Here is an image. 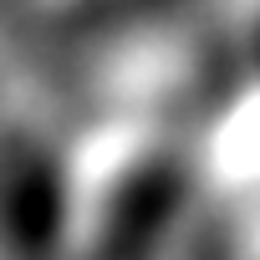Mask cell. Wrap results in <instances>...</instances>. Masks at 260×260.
Listing matches in <instances>:
<instances>
[{
	"label": "cell",
	"instance_id": "obj_1",
	"mask_svg": "<svg viewBox=\"0 0 260 260\" xmlns=\"http://www.w3.org/2000/svg\"><path fill=\"white\" fill-rule=\"evenodd\" d=\"M250 56H255V67H260V21H255V36H250Z\"/></svg>",
	"mask_w": 260,
	"mask_h": 260
}]
</instances>
